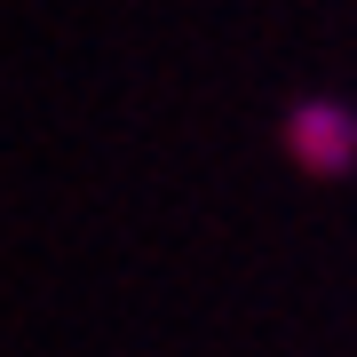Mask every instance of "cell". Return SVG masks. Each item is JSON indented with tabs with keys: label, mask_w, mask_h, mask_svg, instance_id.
Here are the masks:
<instances>
[{
	"label": "cell",
	"mask_w": 357,
	"mask_h": 357,
	"mask_svg": "<svg viewBox=\"0 0 357 357\" xmlns=\"http://www.w3.org/2000/svg\"><path fill=\"white\" fill-rule=\"evenodd\" d=\"M278 135H286V159L302 167V175H318V183L357 175V103H342V96H294Z\"/></svg>",
	"instance_id": "1"
}]
</instances>
